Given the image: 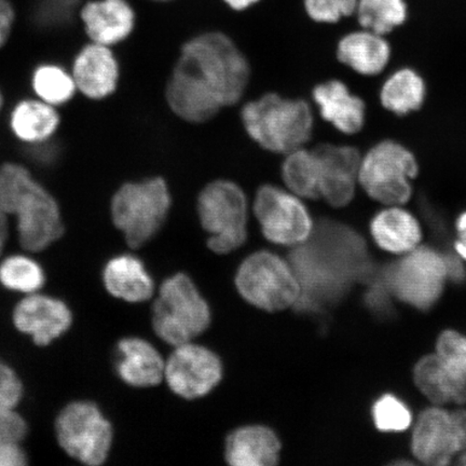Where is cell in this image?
Wrapping results in <instances>:
<instances>
[{
	"mask_svg": "<svg viewBox=\"0 0 466 466\" xmlns=\"http://www.w3.org/2000/svg\"><path fill=\"white\" fill-rule=\"evenodd\" d=\"M171 208V196L162 178L127 183L112 200L115 226L124 233L127 246L139 248L160 231Z\"/></svg>",
	"mask_w": 466,
	"mask_h": 466,
	"instance_id": "obj_7",
	"label": "cell"
},
{
	"mask_svg": "<svg viewBox=\"0 0 466 466\" xmlns=\"http://www.w3.org/2000/svg\"><path fill=\"white\" fill-rule=\"evenodd\" d=\"M465 451L466 410L450 411L436 406L420 413L411 439V451L419 461L447 465Z\"/></svg>",
	"mask_w": 466,
	"mask_h": 466,
	"instance_id": "obj_12",
	"label": "cell"
},
{
	"mask_svg": "<svg viewBox=\"0 0 466 466\" xmlns=\"http://www.w3.org/2000/svg\"><path fill=\"white\" fill-rule=\"evenodd\" d=\"M313 98L323 119L338 131L354 136L364 129L366 103L363 98L352 95L342 81L329 80L317 86L313 90Z\"/></svg>",
	"mask_w": 466,
	"mask_h": 466,
	"instance_id": "obj_19",
	"label": "cell"
},
{
	"mask_svg": "<svg viewBox=\"0 0 466 466\" xmlns=\"http://www.w3.org/2000/svg\"><path fill=\"white\" fill-rule=\"evenodd\" d=\"M372 418L381 432H404L412 422L410 408L392 394L377 400L372 406Z\"/></svg>",
	"mask_w": 466,
	"mask_h": 466,
	"instance_id": "obj_33",
	"label": "cell"
},
{
	"mask_svg": "<svg viewBox=\"0 0 466 466\" xmlns=\"http://www.w3.org/2000/svg\"><path fill=\"white\" fill-rule=\"evenodd\" d=\"M116 354V374L129 386L155 387L165 377L166 363L160 353L141 338L120 340Z\"/></svg>",
	"mask_w": 466,
	"mask_h": 466,
	"instance_id": "obj_21",
	"label": "cell"
},
{
	"mask_svg": "<svg viewBox=\"0 0 466 466\" xmlns=\"http://www.w3.org/2000/svg\"><path fill=\"white\" fill-rule=\"evenodd\" d=\"M8 238V219L2 208H0V255H2L5 242Z\"/></svg>",
	"mask_w": 466,
	"mask_h": 466,
	"instance_id": "obj_39",
	"label": "cell"
},
{
	"mask_svg": "<svg viewBox=\"0 0 466 466\" xmlns=\"http://www.w3.org/2000/svg\"><path fill=\"white\" fill-rule=\"evenodd\" d=\"M211 322V311L192 279L177 273L162 283L153 307L156 334L178 347L201 335Z\"/></svg>",
	"mask_w": 466,
	"mask_h": 466,
	"instance_id": "obj_6",
	"label": "cell"
},
{
	"mask_svg": "<svg viewBox=\"0 0 466 466\" xmlns=\"http://www.w3.org/2000/svg\"><path fill=\"white\" fill-rule=\"evenodd\" d=\"M25 463V453L19 444L0 445V466H20Z\"/></svg>",
	"mask_w": 466,
	"mask_h": 466,
	"instance_id": "obj_37",
	"label": "cell"
},
{
	"mask_svg": "<svg viewBox=\"0 0 466 466\" xmlns=\"http://www.w3.org/2000/svg\"><path fill=\"white\" fill-rule=\"evenodd\" d=\"M157 2H167V0H157Z\"/></svg>",
	"mask_w": 466,
	"mask_h": 466,
	"instance_id": "obj_44",
	"label": "cell"
},
{
	"mask_svg": "<svg viewBox=\"0 0 466 466\" xmlns=\"http://www.w3.org/2000/svg\"><path fill=\"white\" fill-rule=\"evenodd\" d=\"M165 377L180 398L199 399L218 387L223 378V364L211 350L188 342L175 349L166 363Z\"/></svg>",
	"mask_w": 466,
	"mask_h": 466,
	"instance_id": "obj_14",
	"label": "cell"
},
{
	"mask_svg": "<svg viewBox=\"0 0 466 466\" xmlns=\"http://www.w3.org/2000/svg\"><path fill=\"white\" fill-rule=\"evenodd\" d=\"M32 85L39 100L55 107L71 101L78 90L73 75L54 64H45L36 68Z\"/></svg>",
	"mask_w": 466,
	"mask_h": 466,
	"instance_id": "obj_31",
	"label": "cell"
},
{
	"mask_svg": "<svg viewBox=\"0 0 466 466\" xmlns=\"http://www.w3.org/2000/svg\"><path fill=\"white\" fill-rule=\"evenodd\" d=\"M254 212L267 240L279 246L299 247L311 236L314 225L305 204L275 186L258 189Z\"/></svg>",
	"mask_w": 466,
	"mask_h": 466,
	"instance_id": "obj_13",
	"label": "cell"
},
{
	"mask_svg": "<svg viewBox=\"0 0 466 466\" xmlns=\"http://www.w3.org/2000/svg\"><path fill=\"white\" fill-rule=\"evenodd\" d=\"M279 452V437L264 425H248L233 431L226 441L225 456L233 466L276 465Z\"/></svg>",
	"mask_w": 466,
	"mask_h": 466,
	"instance_id": "obj_23",
	"label": "cell"
},
{
	"mask_svg": "<svg viewBox=\"0 0 466 466\" xmlns=\"http://www.w3.org/2000/svg\"><path fill=\"white\" fill-rule=\"evenodd\" d=\"M319 167V198L330 207L346 208L357 195L363 155L354 146L323 144L313 149Z\"/></svg>",
	"mask_w": 466,
	"mask_h": 466,
	"instance_id": "obj_15",
	"label": "cell"
},
{
	"mask_svg": "<svg viewBox=\"0 0 466 466\" xmlns=\"http://www.w3.org/2000/svg\"><path fill=\"white\" fill-rule=\"evenodd\" d=\"M282 174L285 184L296 196L306 199L319 198V167L314 150L299 148L285 159Z\"/></svg>",
	"mask_w": 466,
	"mask_h": 466,
	"instance_id": "obj_27",
	"label": "cell"
},
{
	"mask_svg": "<svg viewBox=\"0 0 466 466\" xmlns=\"http://www.w3.org/2000/svg\"><path fill=\"white\" fill-rule=\"evenodd\" d=\"M305 7L312 20L336 23L357 11L358 0H305Z\"/></svg>",
	"mask_w": 466,
	"mask_h": 466,
	"instance_id": "obj_34",
	"label": "cell"
},
{
	"mask_svg": "<svg viewBox=\"0 0 466 466\" xmlns=\"http://www.w3.org/2000/svg\"><path fill=\"white\" fill-rule=\"evenodd\" d=\"M15 19V10L8 0H0V49L8 42Z\"/></svg>",
	"mask_w": 466,
	"mask_h": 466,
	"instance_id": "obj_36",
	"label": "cell"
},
{
	"mask_svg": "<svg viewBox=\"0 0 466 466\" xmlns=\"http://www.w3.org/2000/svg\"><path fill=\"white\" fill-rule=\"evenodd\" d=\"M419 174L420 163L411 149L395 139H382L363 155L359 186L382 207H405L412 199V182Z\"/></svg>",
	"mask_w": 466,
	"mask_h": 466,
	"instance_id": "obj_4",
	"label": "cell"
},
{
	"mask_svg": "<svg viewBox=\"0 0 466 466\" xmlns=\"http://www.w3.org/2000/svg\"><path fill=\"white\" fill-rule=\"evenodd\" d=\"M243 124L250 137L273 153L289 154L311 137L313 116L308 103L266 95L246 105Z\"/></svg>",
	"mask_w": 466,
	"mask_h": 466,
	"instance_id": "obj_5",
	"label": "cell"
},
{
	"mask_svg": "<svg viewBox=\"0 0 466 466\" xmlns=\"http://www.w3.org/2000/svg\"><path fill=\"white\" fill-rule=\"evenodd\" d=\"M459 464L466 465V451L462 452L461 457H460Z\"/></svg>",
	"mask_w": 466,
	"mask_h": 466,
	"instance_id": "obj_42",
	"label": "cell"
},
{
	"mask_svg": "<svg viewBox=\"0 0 466 466\" xmlns=\"http://www.w3.org/2000/svg\"><path fill=\"white\" fill-rule=\"evenodd\" d=\"M11 130L20 141L42 144L54 137L60 116L52 105L37 100H25L15 105L10 116Z\"/></svg>",
	"mask_w": 466,
	"mask_h": 466,
	"instance_id": "obj_26",
	"label": "cell"
},
{
	"mask_svg": "<svg viewBox=\"0 0 466 466\" xmlns=\"http://www.w3.org/2000/svg\"><path fill=\"white\" fill-rule=\"evenodd\" d=\"M3 106H4V96H3L2 90H0V110H2Z\"/></svg>",
	"mask_w": 466,
	"mask_h": 466,
	"instance_id": "obj_43",
	"label": "cell"
},
{
	"mask_svg": "<svg viewBox=\"0 0 466 466\" xmlns=\"http://www.w3.org/2000/svg\"><path fill=\"white\" fill-rule=\"evenodd\" d=\"M289 264L299 279L297 311L319 313L346 294L355 279L369 275L364 241L346 226L325 220L310 238L295 247Z\"/></svg>",
	"mask_w": 466,
	"mask_h": 466,
	"instance_id": "obj_2",
	"label": "cell"
},
{
	"mask_svg": "<svg viewBox=\"0 0 466 466\" xmlns=\"http://www.w3.org/2000/svg\"><path fill=\"white\" fill-rule=\"evenodd\" d=\"M104 284L110 294L127 302L151 299L155 283L141 259L133 255H119L105 266Z\"/></svg>",
	"mask_w": 466,
	"mask_h": 466,
	"instance_id": "obj_24",
	"label": "cell"
},
{
	"mask_svg": "<svg viewBox=\"0 0 466 466\" xmlns=\"http://www.w3.org/2000/svg\"><path fill=\"white\" fill-rule=\"evenodd\" d=\"M73 317L66 304L54 297L33 295L23 299L15 309V328L28 336L37 346H48L71 328Z\"/></svg>",
	"mask_w": 466,
	"mask_h": 466,
	"instance_id": "obj_16",
	"label": "cell"
},
{
	"mask_svg": "<svg viewBox=\"0 0 466 466\" xmlns=\"http://www.w3.org/2000/svg\"><path fill=\"white\" fill-rule=\"evenodd\" d=\"M391 56L388 40L364 28L346 35L337 46L338 60L365 77H376L386 71Z\"/></svg>",
	"mask_w": 466,
	"mask_h": 466,
	"instance_id": "obj_22",
	"label": "cell"
},
{
	"mask_svg": "<svg viewBox=\"0 0 466 466\" xmlns=\"http://www.w3.org/2000/svg\"><path fill=\"white\" fill-rule=\"evenodd\" d=\"M238 293L250 305L268 312L295 307L301 287L289 261L261 250L242 262L236 276Z\"/></svg>",
	"mask_w": 466,
	"mask_h": 466,
	"instance_id": "obj_8",
	"label": "cell"
},
{
	"mask_svg": "<svg viewBox=\"0 0 466 466\" xmlns=\"http://www.w3.org/2000/svg\"><path fill=\"white\" fill-rule=\"evenodd\" d=\"M225 2L228 4L232 9L244 10L259 2V0H225Z\"/></svg>",
	"mask_w": 466,
	"mask_h": 466,
	"instance_id": "obj_41",
	"label": "cell"
},
{
	"mask_svg": "<svg viewBox=\"0 0 466 466\" xmlns=\"http://www.w3.org/2000/svg\"><path fill=\"white\" fill-rule=\"evenodd\" d=\"M80 19L92 43L110 46L129 37L136 15L127 0H92L81 8Z\"/></svg>",
	"mask_w": 466,
	"mask_h": 466,
	"instance_id": "obj_18",
	"label": "cell"
},
{
	"mask_svg": "<svg viewBox=\"0 0 466 466\" xmlns=\"http://www.w3.org/2000/svg\"><path fill=\"white\" fill-rule=\"evenodd\" d=\"M22 384L9 366L0 363V410H14L22 399Z\"/></svg>",
	"mask_w": 466,
	"mask_h": 466,
	"instance_id": "obj_35",
	"label": "cell"
},
{
	"mask_svg": "<svg viewBox=\"0 0 466 466\" xmlns=\"http://www.w3.org/2000/svg\"><path fill=\"white\" fill-rule=\"evenodd\" d=\"M249 66L231 39L203 34L184 46L167 89L173 112L190 122L208 121L240 100Z\"/></svg>",
	"mask_w": 466,
	"mask_h": 466,
	"instance_id": "obj_1",
	"label": "cell"
},
{
	"mask_svg": "<svg viewBox=\"0 0 466 466\" xmlns=\"http://www.w3.org/2000/svg\"><path fill=\"white\" fill-rule=\"evenodd\" d=\"M413 380L421 393L436 406L454 403V390L439 357L429 354L413 370Z\"/></svg>",
	"mask_w": 466,
	"mask_h": 466,
	"instance_id": "obj_30",
	"label": "cell"
},
{
	"mask_svg": "<svg viewBox=\"0 0 466 466\" xmlns=\"http://www.w3.org/2000/svg\"><path fill=\"white\" fill-rule=\"evenodd\" d=\"M0 283L10 290L34 294L43 288L45 272L36 261L26 256H10L0 264Z\"/></svg>",
	"mask_w": 466,
	"mask_h": 466,
	"instance_id": "obj_32",
	"label": "cell"
},
{
	"mask_svg": "<svg viewBox=\"0 0 466 466\" xmlns=\"http://www.w3.org/2000/svg\"><path fill=\"white\" fill-rule=\"evenodd\" d=\"M446 279V254L425 246L410 250L383 272L390 294L421 311L439 301Z\"/></svg>",
	"mask_w": 466,
	"mask_h": 466,
	"instance_id": "obj_9",
	"label": "cell"
},
{
	"mask_svg": "<svg viewBox=\"0 0 466 466\" xmlns=\"http://www.w3.org/2000/svg\"><path fill=\"white\" fill-rule=\"evenodd\" d=\"M428 86L417 69L405 66L396 69L383 81L379 91L381 106L396 116H407L423 108Z\"/></svg>",
	"mask_w": 466,
	"mask_h": 466,
	"instance_id": "obj_25",
	"label": "cell"
},
{
	"mask_svg": "<svg viewBox=\"0 0 466 466\" xmlns=\"http://www.w3.org/2000/svg\"><path fill=\"white\" fill-rule=\"evenodd\" d=\"M360 25L379 35H388L404 25L408 16L405 0H360Z\"/></svg>",
	"mask_w": 466,
	"mask_h": 466,
	"instance_id": "obj_29",
	"label": "cell"
},
{
	"mask_svg": "<svg viewBox=\"0 0 466 466\" xmlns=\"http://www.w3.org/2000/svg\"><path fill=\"white\" fill-rule=\"evenodd\" d=\"M372 240L386 252L405 255L422 241L420 221L404 206L383 207L370 221Z\"/></svg>",
	"mask_w": 466,
	"mask_h": 466,
	"instance_id": "obj_20",
	"label": "cell"
},
{
	"mask_svg": "<svg viewBox=\"0 0 466 466\" xmlns=\"http://www.w3.org/2000/svg\"><path fill=\"white\" fill-rule=\"evenodd\" d=\"M198 212L213 252L228 254L246 243L248 200L235 183L218 180L208 185L198 200Z\"/></svg>",
	"mask_w": 466,
	"mask_h": 466,
	"instance_id": "obj_10",
	"label": "cell"
},
{
	"mask_svg": "<svg viewBox=\"0 0 466 466\" xmlns=\"http://www.w3.org/2000/svg\"><path fill=\"white\" fill-rule=\"evenodd\" d=\"M50 3L57 9L67 11V13H75L78 9L81 0H50Z\"/></svg>",
	"mask_w": 466,
	"mask_h": 466,
	"instance_id": "obj_40",
	"label": "cell"
},
{
	"mask_svg": "<svg viewBox=\"0 0 466 466\" xmlns=\"http://www.w3.org/2000/svg\"><path fill=\"white\" fill-rule=\"evenodd\" d=\"M454 229H456V240L453 242L454 250L460 258L466 260V211L459 214Z\"/></svg>",
	"mask_w": 466,
	"mask_h": 466,
	"instance_id": "obj_38",
	"label": "cell"
},
{
	"mask_svg": "<svg viewBox=\"0 0 466 466\" xmlns=\"http://www.w3.org/2000/svg\"><path fill=\"white\" fill-rule=\"evenodd\" d=\"M58 442L69 456L87 465H100L108 457L113 441L112 425L96 404L75 401L58 415Z\"/></svg>",
	"mask_w": 466,
	"mask_h": 466,
	"instance_id": "obj_11",
	"label": "cell"
},
{
	"mask_svg": "<svg viewBox=\"0 0 466 466\" xmlns=\"http://www.w3.org/2000/svg\"><path fill=\"white\" fill-rule=\"evenodd\" d=\"M0 208L15 218L20 244L28 252H42L63 236L56 198L19 163L0 167Z\"/></svg>",
	"mask_w": 466,
	"mask_h": 466,
	"instance_id": "obj_3",
	"label": "cell"
},
{
	"mask_svg": "<svg viewBox=\"0 0 466 466\" xmlns=\"http://www.w3.org/2000/svg\"><path fill=\"white\" fill-rule=\"evenodd\" d=\"M436 355L450 377L454 389V403H466V337L445 330L436 343Z\"/></svg>",
	"mask_w": 466,
	"mask_h": 466,
	"instance_id": "obj_28",
	"label": "cell"
},
{
	"mask_svg": "<svg viewBox=\"0 0 466 466\" xmlns=\"http://www.w3.org/2000/svg\"><path fill=\"white\" fill-rule=\"evenodd\" d=\"M72 75L85 96L102 100L116 90L119 66L110 46L91 43L76 56Z\"/></svg>",
	"mask_w": 466,
	"mask_h": 466,
	"instance_id": "obj_17",
	"label": "cell"
}]
</instances>
